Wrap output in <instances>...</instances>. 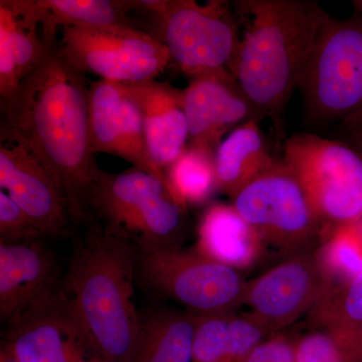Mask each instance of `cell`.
Instances as JSON below:
<instances>
[{
  "label": "cell",
  "instance_id": "6da1fadb",
  "mask_svg": "<svg viewBox=\"0 0 362 362\" xmlns=\"http://www.w3.org/2000/svg\"><path fill=\"white\" fill-rule=\"evenodd\" d=\"M84 74L49 49L13 96L1 101L2 129L20 140L56 176L74 225H87L90 188L99 177L90 134Z\"/></svg>",
  "mask_w": 362,
  "mask_h": 362
},
{
  "label": "cell",
  "instance_id": "7a4b0ae2",
  "mask_svg": "<svg viewBox=\"0 0 362 362\" xmlns=\"http://www.w3.org/2000/svg\"><path fill=\"white\" fill-rule=\"evenodd\" d=\"M240 42L230 73L278 132L327 13L310 0H239Z\"/></svg>",
  "mask_w": 362,
  "mask_h": 362
},
{
  "label": "cell",
  "instance_id": "3957f363",
  "mask_svg": "<svg viewBox=\"0 0 362 362\" xmlns=\"http://www.w3.org/2000/svg\"><path fill=\"white\" fill-rule=\"evenodd\" d=\"M86 228L61 286L66 306L100 361L132 362L142 323L133 299L138 247L95 218Z\"/></svg>",
  "mask_w": 362,
  "mask_h": 362
},
{
  "label": "cell",
  "instance_id": "277c9868",
  "mask_svg": "<svg viewBox=\"0 0 362 362\" xmlns=\"http://www.w3.org/2000/svg\"><path fill=\"white\" fill-rule=\"evenodd\" d=\"M89 206L107 232L138 249L178 246L187 226V207L168 181L134 166L121 173L102 170L90 188Z\"/></svg>",
  "mask_w": 362,
  "mask_h": 362
},
{
  "label": "cell",
  "instance_id": "5b68a950",
  "mask_svg": "<svg viewBox=\"0 0 362 362\" xmlns=\"http://www.w3.org/2000/svg\"><path fill=\"white\" fill-rule=\"evenodd\" d=\"M298 90L307 120L342 121L362 112V16L324 18Z\"/></svg>",
  "mask_w": 362,
  "mask_h": 362
},
{
  "label": "cell",
  "instance_id": "8992f818",
  "mask_svg": "<svg viewBox=\"0 0 362 362\" xmlns=\"http://www.w3.org/2000/svg\"><path fill=\"white\" fill-rule=\"evenodd\" d=\"M133 6L156 14L160 40L188 78L230 71L240 42L239 23L230 2L147 0L134 1Z\"/></svg>",
  "mask_w": 362,
  "mask_h": 362
},
{
  "label": "cell",
  "instance_id": "52a82bcc",
  "mask_svg": "<svg viewBox=\"0 0 362 362\" xmlns=\"http://www.w3.org/2000/svg\"><path fill=\"white\" fill-rule=\"evenodd\" d=\"M283 161L294 171L322 223L321 235L362 216V157L349 144L313 133L285 142Z\"/></svg>",
  "mask_w": 362,
  "mask_h": 362
},
{
  "label": "cell",
  "instance_id": "ba28073f",
  "mask_svg": "<svg viewBox=\"0 0 362 362\" xmlns=\"http://www.w3.org/2000/svg\"><path fill=\"white\" fill-rule=\"evenodd\" d=\"M145 284L195 315L235 312L245 303L247 281L240 271L180 246L138 249Z\"/></svg>",
  "mask_w": 362,
  "mask_h": 362
},
{
  "label": "cell",
  "instance_id": "9c48e42d",
  "mask_svg": "<svg viewBox=\"0 0 362 362\" xmlns=\"http://www.w3.org/2000/svg\"><path fill=\"white\" fill-rule=\"evenodd\" d=\"M232 201L265 244L280 251L297 254L321 239L322 223L294 171L283 160L276 161Z\"/></svg>",
  "mask_w": 362,
  "mask_h": 362
},
{
  "label": "cell",
  "instance_id": "30bf717a",
  "mask_svg": "<svg viewBox=\"0 0 362 362\" xmlns=\"http://www.w3.org/2000/svg\"><path fill=\"white\" fill-rule=\"evenodd\" d=\"M59 56L82 74L101 80L138 83L156 80L170 64L168 47L133 26L62 28Z\"/></svg>",
  "mask_w": 362,
  "mask_h": 362
},
{
  "label": "cell",
  "instance_id": "8fae6325",
  "mask_svg": "<svg viewBox=\"0 0 362 362\" xmlns=\"http://www.w3.org/2000/svg\"><path fill=\"white\" fill-rule=\"evenodd\" d=\"M4 349L11 362H100L88 359L96 356L71 317L61 287L7 324Z\"/></svg>",
  "mask_w": 362,
  "mask_h": 362
},
{
  "label": "cell",
  "instance_id": "7c38bea8",
  "mask_svg": "<svg viewBox=\"0 0 362 362\" xmlns=\"http://www.w3.org/2000/svg\"><path fill=\"white\" fill-rule=\"evenodd\" d=\"M0 141L1 190L25 211L42 237L65 235L73 221L56 176L23 142L2 128Z\"/></svg>",
  "mask_w": 362,
  "mask_h": 362
},
{
  "label": "cell",
  "instance_id": "4fadbf2b",
  "mask_svg": "<svg viewBox=\"0 0 362 362\" xmlns=\"http://www.w3.org/2000/svg\"><path fill=\"white\" fill-rule=\"evenodd\" d=\"M325 288L315 252L305 250L247 282L244 305L273 333L309 314Z\"/></svg>",
  "mask_w": 362,
  "mask_h": 362
},
{
  "label": "cell",
  "instance_id": "5bb4252c",
  "mask_svg": "<svg viewBox=\"0 0 362 362\" xmlns=\"http://www.w3.org/2000/svg\"><path fill=\"white\" fill-rule=\"evenodd\" d=\"M90 134L93 151L113 154L134 168L168 181L147 148L141 111L123 83L99 80L90 86Z\"/></svg>",
  "mask_w": 362,
  "mask_h": 362
},
{
  "label": "cell",
  "instance_id": "9a60e30c",
  "mask_svg": "<svg viewBox=\"0 0 362 362\" xmlns=\"http://www.w3.org/2000/svg\"><path fill=\"white\" fill-rule=\"evenodd\" d=\"M189 146L214 152L235 128L263 120L244 90L228 71L189 78L183 90Z\"/></svg>",
  "mask_w": 362,
  "mask_h": 362
},
{
  "label": "cell",
  "instance_id": "2e32d148",
  "mask_svg": "<svg viewBox=\"0 0 362 362\" xmlns=\"http://www.w3.org/2000/svg\"><path fill=\"white\" fill-rule=\"evenodd\" d=\"M56 266L39 242H0V319L8 324L56 289Z\"/></svg>",
  "mask_w": 362,
  "mask_h": 362
},
{
  "label": "cell",
  "instance_id": "e0dca14e",
  "mask_svg": "<svg viewBox=\"0 0 362 362\" xmlns=\"http://www.w3.org/2000/svg\"><path fill=\"white\" fill-rule=\"evenodd\" d=\"M123 84L141 111L150 158L165 173L189 139L183 90L156 80Z\"/></svg>",
  "mask_w": 362,
  "mask_h": 362
},
{
  "label": "cell",
  "instance_id": "ac0fdd59",
  "mask_svg": "<svg viewBox=\"0 0 362 362\" xmlns=\"http://www.w3.org/2000/svg\"><path fill=\"white\" fill-rule=\"evenodd\" d=\"M265 245L233 204L216 202L202 216L194 249L240 271L251 268L261 259Z\"/></svg>",
  "mask_w": 362,
  "mask_h": 362
},
{
  "label": "cell",
  "instance_id": "d6986e66",
  "mask_svg": "<svg viewBox=\"0 0 362 362\" xmlns=\"http://www.w3.org/2000/svg\"><path fill=\"white\" fill-rule=\"evenodd\" d=\"M270 333L250 312L197 315L194 362H247Z\"/></svg>",
  "mask_w": 362,
  "mask_h": 362
},
{
  "label": "cell",
  "instance_id": "ffe728a7",
  "mask_svg": "<svg viewBox=\"0 0 362 362\" xmlns=\"http://www.w3.org/2000/svg\"><path fill=\"white\" fill-rule=\"evenodd\" d=\"M256 119L232 131L214 153L218 192L233 199L276 163Z\"/></svg>",
  "mask_w": 362,
  "mask_h": 362
},
{
  "label": "cell",
  "instance_id": "44dd1931",
  "mask_svg": "<svg viewBox=\"0 0 362 362\" xmlns=\"http://www.w3.org/2000/svg\"><path fill=\"white\" fill-rule=\"evenodd\" d=\"M197 315L159 311L142 321L132 362H194Z\"/></svg>",
  "mask_w": 362,
  "mask_h": 362
},
{
  "label": "cell",
  "instance_id": "7402d4cb",
  "mask_svg": "<svg viewBox=\"0 0 362 362\" xmlns=\"http://www.w3.org/2000/svg\"><path fill=\"white\" fill-rule=\"evenodd\" d=\"M42 13L37 0L0 1V47L16 61L21 83L45 58L47 49L37 37Z\"/></svg>",
  "mask_w": 362,
  "mask_h": 362
},
{
  "label": "cell",
  "instance_id": "603a6c76",
  "mask_svg": "<svg viewBox=\"0 0 362 362\" xmlns=\"http://www.w3.org/2000/svg\"><path fill=\"white\" fill-rule=\"evenodd\" d=\"M42 11V37L47 49L54 47L59 28L132 26L126 1L111 0H37Z\"/></svg>",
  "mask_w": 362,
  "mask_h": 362
},
{
  "label": "cell",
  "instance_id": "cb8c5ba5",
  "mask_svg": "<svg viewBox=\"0 0 362 362\" xmlns=\"http://www.w3.org/2000/svg\"><path fill=\"white\" fill-rule=\"evenodd\" d=\"M173 195L187 207L209 201L218 192L214 152L189 146L165 173Z\"/></svg>",
  "mask_w": 362,
  "mask_h": 362
},
{
  "label": "cell",
  "instance_id": "d4e9b609",
  "mask_svg": "<svg viewBox=\"0 0 362 362\" xmlns=\"http://www.w3.org/2000/svg\"><path fill=\"white\" fill-rule=\"evenodd\" d=\"M314 252L326 288L345 284L362 271V238L354 225L326 233Z\"/></svg>",
  "mask_w": 362,
  "mask_h": 362
},
{
  "label": "cell",
  "instance_id": "484cf974",
  "mask_svg": "<svg viewBox=\"0 0 362 362\" xmlns=\"http://www.w3.org/2000/svg\"><path fill=\"white\" fill-rule=\"evenodd\" d=\"M309 318L321 329L362 325V271L345 284L326 288Z\"/></svg>",
  "mask_w": 362,
  "mask_h": 362
},
{
  "label": "cell",
  "instance_id": "4316f807",
  "mask_svg": "<svg viewBox=\"0 0 362 362\" xmlns=\"http://www.w3.org/2000/svg\"><path fill=\"white\" fill-rule=\"evenodd\" d=\"M42 237L30 216L11 199L0 192V242L18 243L39 240Z\"/></svg>",
  "mask_w": 362,
  "mask_h": 362
},
{
  "label": "cell",
  "instance_id": "83f0119b",
  "mask_svg": "<svg viewBox=\"0 0 362 362\" xmlns=\"http://www.w3.org/2000/svg\"><path fill=\"white\" fill-rule=\"evenodd\" d=\"M297 362H350L334 335L327 329L309 333L295 342Z\"/></svg>",
  "mask_w": 362,
  "mask_h": 362
},
{
  "label": "cell",
  "instance_id": "f1b7e54d",
  "mask_svg": "<svg viewBox=\"0 0 362 362\" xmlns=\"http://www.w3.org/2000/svg\"><path fill=\"white\" fill-rule=\"evenodd\" d=\"M247 362H297L295 342L282 335L267 338L254 349Z\"/></svg>",
  "mask_w": 362,
  "mask_h": 362
},
{
  "label": "cell",
  "instance_id": "f546056e",
  "mask_svg": "<svg viewBox=\"0 0 362 362\" xmlns=\"http://www.w3.org/2000/svg\"><path fill=\"white\" fill-rule=\"evenodd\" d=\"M350 362H362V325L329 330Z\"/></svg>",
  "mask_w": 362,
  "mask_h": 362
},
{
  "label": "cell",
  "instance_id": "4dcf8cb0",
  "mask_svg": "<svg viewBox=\"0 0 362 362\" xmlns=\"http://www.w3.org/2000/svg\"><path fill=\"white\" fill-rule=\"evenodd\" d=\"M340 128L346 144L362 157V112L340 121Z\"/></svg>",
  "mask_w": 362,
  "mask_h": 362
},
{
  "label": "cell",
  "instance_id": "1f68e13d",
  "mask_svg": "<svg viewBox=\"0 0 362 362\" xmlns=\"http://www.w3.org/2000/svg\"><path fill=\"white\" fill-rule=\"evenodd\" d=\"M352 6H354V13L362 16V0H354L352 1Z\"/></svg>",
  "mask_w": 362,
  "mask_h": 362
},
{
  "label": "cell",
  "instance_id": "d6a6232c",
  "mask_svg": "<svg viewBox=\"0 0 362 362\" xmlns=\"http://www.w3.org/2000/svg\"><path fill=\"white\" fill-rule=\"evenodd\" d=\"M354 228H356L357 232H358L359 235H361L362 238V216L359 218L358 221H356V223H354Z\"/></svg>",
  "mask_w": 362,
  "mask_h": 362
},
{
  "label": "cell",
  "instance_id": "836d02e7",
  "mask_svg": "<svg viewBox=\"0 0 362 362\" xmlns=\"http://www.w3.org/2000/svg\"><path fill=\"white\" fill-rule=\"evenodd\" d=\"M2 362H11L9 359H7L6 357H4V359H2Z\"/></svg>",
  "mask_w": 362,
  "mask_h": 362
},
{
  "label": "cell",
  "instance_id": "e575fe53",
  "mask_svg": "<svg viewBox=\"0 0 362 362\" xmlns=\"http://www.w3.org/2000/svg\"><path fill=\"white\" fill-rule=\"evenodd\" d=\"M102 362V361H101Z\"/></svg>",
  "mask_w": 362,
  "mask_h": 362
}]
</instances>
